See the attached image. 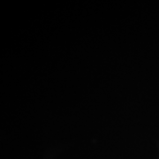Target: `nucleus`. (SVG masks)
<instances>
[]
</instances>
